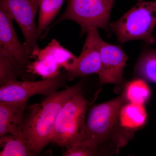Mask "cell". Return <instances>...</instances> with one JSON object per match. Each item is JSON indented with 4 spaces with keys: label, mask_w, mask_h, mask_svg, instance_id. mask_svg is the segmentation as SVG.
<instances>
[{
    "label": "cell",
    "mask_w": 156,
    "mask_h": 156,
    "mask_svg": "<svg viewBox=\"0 0 156 156\" xmlns=\"http://www.w3.org/2000/svg\"><path fill=\"white\" fill-rule=\"evenodd\" d=\"M77 84L48 95L41 103L30 106L29 116L21 127V137L36 155L51 142L58 113L65 104L80 93Z\"/></svg>",
    "instance_id": "6da1fadb"
},
{
    "label": "cell",
    "mask_w": 156,
    "mask_h": 156,
    "mask_svg": "<svg viewBox=\"0 0 156 156\" xmlns=\"http://www.w3.org/2000/svg\"><path fill=\"white\" fill-rule=\"evenodd\" d=\"M156 24V1L137 0L134 7L109 27L121 43L140 40L154 44L156 41L152 33Z\"/></svg>",
    "instance_id": "7a4b0ae2"
},
{
    "label": "cell",
    "mask_w": 156,
    "mask_h": 156,
    "mask_svg": "<svg viewBox=\"0 0 156 156\" xmlns=\"http://www.w3.org/2000/svg\"><path fill=\"white\" fill-rule=\"evenodd\" d=\"M87 105V100L80 93L65 104L56 118L51 142L66 147L85 140Z\"/></svg>",
    "instance_id": "3957f363"
},
{
    "label": "cell",
    "mask_w": 156,
    "mask_h": 156,
    "mask_svg": "<svg viewBox=\"0 0 156 156\" xmlns=\"http://www.w3.org/2000/svg\"><path fill=\"white\" fill-rule=\"evenodd\" d=\"M115 0H69L65 11L56 21L71 20L81 27L82 34L92 29L107 30Z\"/></svg>",
    "instance_id": "277c9868"
},
{
    "label": "cell",
    "mask_w": 156,
    "mask_h": 156,
    "mask_svg": "<svg viewBox=\"0 0 156 156\" xmlns=\"http://www.w3.org/2000/svg\"><path fill=\"white\" fill-rule=\"evenodd\" d=\"M126 99L124 94L93 107L86 120L85 140L98 147L106 139L119 120L120 110Z\"/></svg>",
    "instance_id": "5b68a950"
},
{
    "label": "cell",
    "mask_w": 156,
    "mask_h": 156,
    "mask_svg": "<svg viewBox=\"0 0 156 156\" xmlns=\"http://www.w3.org/2000/svg\"><path fill=\"white\" fill-rule=\"evenodd\" d=\"M40 0H0V5L19 26L25 40L23 44L30 55L38 48L37 27L35 20Z\"/></svg>",
    "instance_id": "8992f818"
},
{
    "label": "cell",
    "mask_w": 156,
    "mask_h": 156,
    "mask_svg": "<svg viewBox=\"0 0 156 156\" xmlns=\"http://www.w3.org/2000/svg\"><path fill=\"white\" fill-rule=\"evenodd\" d=\"M67 75L60 74L56 77L42 80L11 82L1 87L0 101L17 102L27 101L37 95L48 96L64 87Z\"/></svg>",
    "instance_id": "52a82bcc"
},
{
    "label": "cell",
    "mask_w": 156,
    "mask_h": 156,
    "mask_svg": "<svg viewBox=\"0 0 156 156\" xmlns=\"http://www.w3.org/2000/svg\"><path fill=\"white\" fill-rule=\"evenodd\" d=\"M13 19L9 12L0 5V56L8 58L27 72L30 64V55L17 38Z\"/></svg>",
    "instance_id": "ba28073f"
},
{
    "label": "cell",
    "mask_w": 156,
    "mask_h": 156,
    "mask_svg": "<svg viewBox=\"0 0 156 156\" xmlns=\"http://www.w3.org/2000/svg\"><path fill=\"white\" fill-rule=\"evenodd\" d=\"M87 37L75 66L68 72V80L98 74L101 67V48L103 41L96 29L87 33Z\"/></svg>",
    "instance_id": "9c48e42d"
},
{
    "label": "cell",
    "mask_w": 156,
    "mask_h": 156,
    "mask_svg": "<svg viewBox=\"0 0 156 156\" xmlns=\"http://www.w3.org/2000/svg\"><path fill=\"white\" fill-rule=\"evenodd\" d=\"M101 67L98 72L101 83L119 85L128 56L121 46L102 41L101 48Z\"/></svg>",
    "instance_id": "30bf717a"
},
{
    "label": "cell",
    "mask_w": 156,
    "mask_h": 156,
    "mask_svg": "<svg viewBox=\"0 0 156 156\" xmlns=\"http://www.w3.org/2000/svg\"><path fill=\"white\" fill-rule=\"evenodd\" d=\"M27 101H0V137L7 134H14L21 137L23 116Z\"/></svg>",
    "instance_id": "8fae6325"
},
{
    "label": "cell",
    "mask_w": 156,
    "mask_h": 156,
    "mask_svg": "<svg viewBox=\"0 0 156 156\" xmlns=\"http://www.w3.org/2000/svg\"><path fill=\"white\" fill-rule=\"evenodd\" d=\"M38 48L31 53V58H36V59L28 66L27 72L41 76L43 79L57 77L60 74L61 68L58 62L50 54L40 52Z\"/></svg>",
    "instance_id": "7c38bea8"
},
{
    "label": "cell",
    "mask_w": 156,
    "mask_h": 156,
    "mask_svg": "<svg viewBox=\"0 0 156 156\" xmlns=\"http://www.w3.org/2000/svg\"><path fill=\"white\" fill-rule=\"evenodd\" d=\"M147 114L143 105L130 103L124 105L120 110L119 120L124 128L135 130L145 124Z\"/></svg>",
    "instance_id": "4fadbf2b"
},
{
    "label": "cell",
    "mask_w": 156,
    "mask_h": 156,
    "mask_svg": "<svg viewBox=\"0 0 156 156\" xmlns=\"http://www.w3.org/2000/svg\"><path fill=\"white\" fill-rule=\"evenodd\" d=\"M0 145L2 150L1 156L36 155L23 137L13 134H7L0 137Z\"/></svg>",
    "instance_id": "5bb4252c"
},
{
    "label": "cell",
    "mask_w": 156,
    "mask_h": 156,
    "mask_svg": "<svg viewBox=\"0 0 156 156\" xmlns=\"http://www.w3.org/2000/svg\"><path fill=\"white\" fill-rule=\"evenodd\" d=\"M38 50L41 53L51 55L60 67L63 68L67 72L73 69L77 62V57L67 49H65L55 39H53L44 49L38 48Z\"/></svg>",
    "instance_id": "9a60e30c"
},
{
    "label": "cell",
    "mask_w": 156,
    "mask_h": 156,
    "mask_svg": "<svg viewBox=\"0 0 156 156\" xmlns=\"http://www.w3.org/2000/svg\"><path fill=\"white\" fill-rule=\"evenodd\" d=\"M135 73L145 80L156 83V50H144L135 66Z\"/></svg>",
    "instance_id": "2e32d148"
},
{
    "label": "cell",
    "mask_w": 156,
    "mask_h": 156,
    "mask_svg": "<svg viewBox=\"0 0 156 156\" xmlns=\"http://www.w3.org/2000/svg\"><path fill=\"white\" fill-rule=\"evenodd\" d=\"M64 0H40L37 35L40 37L59 12Z\"/></svg>",
    "instance_id": "e0dca14e"
},
{
    "label": "cell",
    "mask_w": 156,
    "mask_h": 156,
    "mask_svg": "<svg viewBox=\"0 0 156 156\" xmlns=\"http://www.w3.org/2000/svg\"><path fill=\"white\" fill-rule=\"evenodd\" d=\"M149 87L144 80L139 79L129 82L124 93L126 99L130 103L143 105L150 96Z\"/></svg>",
    "instance_id": "ac0fdd59"
},
{
    "label": "cell",
    "mask_w": 156,
    "mask_h": 156,
    "mask_svg": "<svg viewBox=\"0 0 156 156\" xmlns=\"http://www.w3.org/2000/svg\"><path fill=\"white\" fill-rule=\"evenodd\" d=\"M64 156H93L96 154L98 149L97 147L92 145L87 140L66 146Z\"/></svg>",
    "instance_id": "d6986e66"
}]
</instances>
